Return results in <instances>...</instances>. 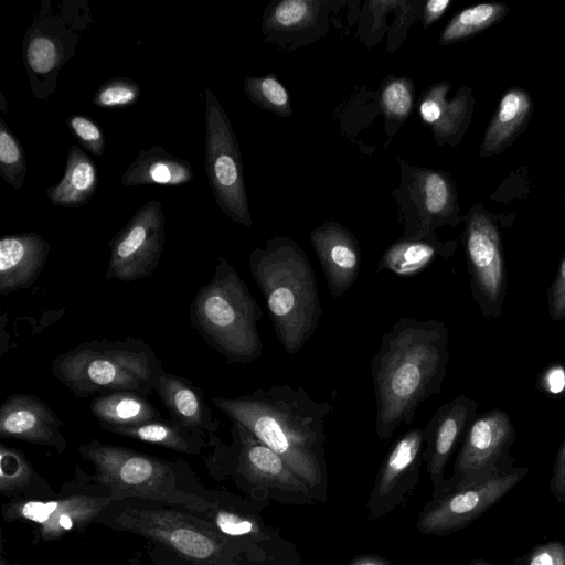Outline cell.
Returning <instances> with one entry per match:
<instances>
[{"label": "cell", "mask_w": 565, "mask_h": 565, "mask_svg": "<svg viewBox=\"0 0 565 565\" xmlns=\"http://www.w3.org/2000/svg\"><path fill=\"white\" fill-rule=\"evenodd\" d=\"M140 86L131 78L115 76L104 82L93 96V105L99 108H127L137 103Z\"/></svg>", "instance_id": "cell-36"}, {"label": "cell", "mask_w": 565, "mask_h": 565, "mask_svg": "<svg viewBox=\"0 0 565 565\" xmlns=\"http://www.w3.org/2000/svg\"><path fill=\"white\" fill-rule=\"evenodd\" d=\"M87 0H41L23 38L22 57L33 96L47 100L62 67L93 24Z\"/></svg>", "instance_id": "cell-8"}, {"label": "cell", "mask_w": 565, "mask_h": 565, "mask_svg": "<svg viewBox=\"0 0 565 565\" xmlns=\"http://www.w3.org/2000/svg\"><path fill=\"white\" fill-rule=\"evenodd\" d=\"M423 459L424 427L411 428L395 441L382 462L367 505L372 516H380L398 504V497L417 482Z\"/></svg>", "instance_id": "cell-17"}, {"label": "cell", "mask_w": 565, "mask_h": 565, "mask_svg": "<svg viewBox=\"0 0 565 565\" xmlns=\"http://www.w3.org/2000/svg\"><path fill=\"white\" fill-rule=\"evenodd\" d=\"M211 402L279 455L310 489L321 486L324 422L333 411L328 401H315L301 386L279 384L237 397L212 396Z\"/></svg>", "instance_id": "cell-2"}, {"label": "cell", "mask_w": 565, "mask_h": 565, "mask_svg": "<svg viewBox=\"0 0 565 565\" xmlns=\"http://www.w3.org/2000/svg\"><path fill=\"white\" fill-rule=\"evenodd\" d=\"M550 490L558 503H565V436L555 456Z\"/></svg>", "instance_id": "cell-42"}, {"label": "cell", "mask_w": 565, "mask_h": 565, "mask_svg": "<svg viewBox=\"0 0 565 565\" xmlns=\"http://www.w3.org/2000/svg\"><path fill=\"white\" fill-rule=\"evenodd\" d=\"M0 100H1V111L2 113H7L8 108H7V104H6V100H4V97H3V94L0 93Z\"/></svg>", "instance_id": "cell-46"}, {"label": "cell", "mask_w": 565, "mask_h": 565, "mask_svg": "<svg viewBox=\"0 0 565 565\" xmlns=\"http://www.w3.org/2000/svg\"><path fill=\"white\" fill-rule=\"evenodd\" d=\"M90 414L100 429L114 433L161 418L146 395L132 391H113L95 396L89 403Z\"/></svg>", "instance_id": "cell-25"}, {"label": "cell", "mask_w": 565, "mask_h": 565, "mask_svg": "<svg viewBox=\"0 0 565 565\" xmlns=\"http://www.w3.org/2000/svg\"><path fill=\"white\" fill-rule=\"evenodd\" d=\"M83 460L94 467L86 473L78 466L73 489L98 490L114 501L139 499L202 514L212 509L215 494L207 492L184 460H167L118 445L92 439L78 446ZM86 492V491H85Z\"/></svg>", "instance_id": "cell-3"}, {"label": "cell", "mask_w": 565, "mask_h": 565, "mask_svg": "<svg viewBox=\"0 0 565 565\" xmlns=\"http://www.w3.org/2000/svg\"><path fill=\"white\" fill-rule=\"evenodd\" d=\"M193 178L194 171L188 160L173 156L160 146H152L140 150L121 175L120 183L125 186H178Z\"/></svg>", "instance_id": "cell-26"}, {"label": "cell", "mask_w": 565, "mask_h": 565, "mask_svg": "<svg viewBox=\"0 0 565 565\" xmlns=\"http://www.w3.org/2000/svg\"><path fill=\"white\" fill-rule=\"evenodd\" d=\"M0 493L10 500H49L58 497L22 450L3 443L0 444Z\"/></svg>", "instance_id": "cell-28"}, {"label": "cell", "mask_w": 565, "mask_h": 565, "mask_svg": "<svg viewBox=\"0 0 565 565\" xmlns=\"http://www.w3.org/2000/svg\"><path fill=\"white\" fill-rule=\"evenodd\" d=\"M111 530L150 542L147 552L159 565H245V542L223 534L198 513L139 499L113 501L96 519Z\"/></svg>", "instance_id": "cell-4"}, {"label": "cell", "mask_w": 565, "mask_h": 565, "mask_svg": "<svg viewBox=\"0 0 565 565\" xmlns=\"http://www.w3.org/2000/svg\"><path fill=\"white\" fill-rule=\"evenodd\" d=\"M320 2L309 0H284L268 8L264 29L291 32L309 24L318 13Z\"/></svg>", "instance_id": "cell-32"}, {"label": "cell", "mask_w": 565, "mask_h": 565, "mask_svg": "<svg viewBox=\"0 0 565 565\" xmlns=\"http://www.w3.org/2000/svg\"><path fill=\"white\" fill-rule=\"evenodd\" d=\"M66 127L85 150L95 156L104 153L106 147L105 135L90 118L83 115L71 116L66 120Z\"/></svg>", "instance_id": "cell-38"}, {"label": "cell", "mask_w": 565, "mask_h": 565, "mask_svg": "<svg viewBox=\"0 0 565 565\" xmlns=\"http://www.w3.org/2000/svg\"><path fill=\"white\" fill-rule=\"evenodd\" d=\"M64 422L50 405L31 393H13L0 405V437L36 446H47L62 454L66 439Z\"/></svg>", "instance_id": "cell-18"}, {"label": "cell", "mask_w": 565, "mask_h": 565, "mask_svg": "<svg viewBox=\"0 0 565 565\" xmlns=\"http://www.w3.org/2000/svg\"><path fill=\"white\" fill-rule=\"evenodd\" d=\"M515 437V426L504 409L477 414L462 439L445 490L514 467L510 448Z\"/></svg>", "instance_id": "cell-14"}, {"label": "cell", "mask_w": 565, "mask_h": 565, "mask_svg": "<svg viewBox=\"0 0 565 565\" xmlns=\"http://www.w3.org/2000/svg\"><path fill=\"white\" fill-rule=\"evenodd\" d=\"M420 205L419 216L403 237L423 238L434 234L437 226L456 225L457 194L449 175L441 171L423 170L418 175Z\"/></svg>", "instance_id": "cell-23"}, {"label": "cell", "mask_w": 565, "mask_h": 565, "mask_svg": "<svg viewBox=\"0 0 565 565\" xmlns=\"http://www.w3.org/2000/svg\"><path fill=\"white\" fill-rule=\"evenodd\" d=\"M469 565H494V564H492L483 558H475L469 563Z\"/></svg>", "instance_id": "cell-45"}, {"label": "cell", "mask_w": 565, "mask_h": 565, "mask_svg": "<svg viewBox=\"0 0 565 565\" xmlns=\"http://www.w3.org/2000/svg\"><path fill=\"white\" fill-rule=\"evenodd\" d=\"M263 316L246 282L222 256L189 307L191 326L230 363L247 364L262 356L257 323Z\"/></svg>", "instance_id": "cell-7"}, {"label": "cell", "mask_w": 565, "mask_h": 565, "mask_svg": "<svg viewBox=\"0 0 565 565\" xmlns=\"http://www.w3.org/2000/svg\"><path fill=\"white\" fill-rule=\"evenodd\" d=\"M113 434L158 445L185 455H200L207 446V439L175 425L170 419H156Z\"/></svg>", "instance_id": "cell-30"}, {"label": "cell", "mask_w": 565, "mask_h": 565, "mask_svg": "<svg viewBox=\"0 0 565 565\" xmlns=\"http://www.w3.org/2000/svg\"><path fill=\"white\" fill-rule=\"evenodd\" d=\"M532 113L533 102L527 92L521 87L509 88L486 130L480 157L500 153L511 146L526 128Z\"/></svg>", "instance_id": "cell-24"}, {"label": "cell", "mask_w": 565, "mask_h": 565, "mask_svg": "<svg viewBox=\"0 0 565 565\" xmlns=\"http://www.w3.org/2000/svg\"><path fill=\"white\" fill-rule=\"evenodd\" d=\"M113 501L107 495L70 492L49 500L12 499L1 512L7 522L33 525L35 537L46 542L84 531Z\"/></svg>", "instance_id": "cell-15"}, {"label": "cell", "mask_w": 565, "mask_h": 565, "mask_svg": "<svg viewBox=\"0 0 565 565\" xmlns=\"http://www.w3.org/2000/svg\"><path fill=\"white\" fill-rule=\"evenodd\" d=\"M450 0H429L425 3L423 13L424 28L429 26L431 23L437 21L447 8L450 6Z\"/></svg>", "instance_id": "cell-43"}, {"label": "cell", "mask_w": 565, "mask_h": 565, "mask_svg": "<svg viewBox=\"0 0 565 565\" xmlns=\"http://www.w3.org/2000/svg\"><path fill=\"white\" fill-rule=\"evenodd\" d=\"M156 392L172 423L206 439L215 435L220 422L191 380L163 370Z\"/></svg>", "instance_id": "cell-20"}, {"label": "cell", "mask_w": 565, "mask_h": 565, "mask_svg": "<svg viewBox=\"0 0 565 565\" xmlns=\"http://www.w3.org/2000/svg\"><path fill=\"white\" fill-rule=\"evenodd\" d=\"M164 225L158 200H150L138 209L108 242L110 257L106 279L131 282L150 277L163 250Z\"/></svg>", "instance_id": "cell-13"}, {"label": "cell", "mask_w": 565, "mask_h": 565, "mask_svg": "<svg viewBox=\"0 0 565 565\" xmlns=\"http://www.w3.org/2000/svg\"><path fill=\"white\" fill-rule=\"evenodd\" d=\"M535 387L550 398L565 397V363L558 361L545 365L537 375Z\"/></svg>", "instance_id": "cell-40"}, {"label": "cell", "mask_w": 565, "mask_h": 565, "mask_svg": "<svg viewBox=\"0 0 565 565\" xmlns=\"http://www.w3.org/2000/svg\"><path fill=\"white\" fill-rule=\"evenodd\" d=\"M352 565H383V564L375 558L363 557V558L356 559Z\"/></svg>", "instance_id": "cell-44"}, {"label": "cell", "mask_w": 565, "mask_h": 565, "mask_svg": "<svg viewBox=\"0 0 565 565\" xmlns=\"http://www.w3.org/2000/svg\"><path fill=\"white\" fill-rule=\"evenodd\" d=\"M244 89L248 98L259 107L285 117L291 115L289 94L274 75L246 76Z\"/></svg>", "instance_id": "cell-33"}, {"label": "cell", "mask_w": 565, "mask_h": 565, "mask_svg": "<svg viewBox=\"0 0 565 565\" xmlns=\"http://www.w3.org/2000/svg\"><path fill=\"white\" fill-rule=\"evenodd\" d=\"M98 185V170L90 157L78 146L67 152L65 172L61 181L46 190L53 205L79 207L85 205Z\"/></svg>", "instance_id": "cell-29"}, {"label": "cell", "mask_w": 565, "mask_h": 565, "mask_svg": "<svg viewBox=\"0 0 565 565\" xmlns=\"http://www.w3.org/2000/svg\"><path fill=\"white\" fill-rule=\"evenodd\" d=\"M450 86V83L446 82L430 86L420 100L419 115L431 126L435 139L439 143L455 145L469 126L473 97L470 88L461 87L454 99L447 100Z\"/></svg>", "instance_id": "cell-22"}, {"label": "cell", "mask_w": 565, "mask_h": 565, "mask_svg": "<svg viewBox=\"0 0 565 565\" xmlns=\"http://www.w3.org/2000/svg\"><path fill=\"white\" fill-rule=\"evenodd\" d=\"M215 495L216 503L209 511L199 514L211 521L223 534L235 540L254 544L262 539L259 525L253 519L222 505Z\"/></svg>", "instance_id": "cell-34"}, {"label": "cell", "mask_w": 565, "mask_h": 565, "mask_svg": "<svg viewBox=\"0 0 565 565\" xmlns=\"http://www.w3.org/2000/svg\"><path fill=\"white\" fill-rule=\"evenodd\" d=\"M463 246L472 298L487 318H498L507 295L502 235L494 217L476 205L466 217Z\"/></svg>", "instance_id": "cell-12"}, {"label": "cell", "mask_w": 565, "mask_h": 565, "mask_svg": "<svg viewBox=\"0 0 565 565\" xmlns=\"http://www.w3.org/2000/svg\"><path fill=\"white\" fill-rule=\"evenodd\" d=\"M163 370L152 347L132 335L84 341L51 364L53 376L78 398L113 391L152 394Z\"/></svg>", "instance_id": "cell-6"}, {"label": "cell", "mask_w": 565, "mask_h": 565, "mask_svg": "<svg viewBox=\"0 0 565 565\" xmlns=\"http://www.w3.org/2000/svg\"><path fill=\"white\" fill-rule=\"evenodd\" d=\"M205 172L218 207L232 221L252 225L242 156L231 121L211 89L205 90Z\"/></svg>", "instance_id": "cell-9"}, {"label": "cell", "mask_w": 565, "mask_h": 565, "mask_svg": "<svg viewBox=\"0 0 565 565\" xmlns=\"http://www.w3.org/2000/svg\"><path fill=\"white\" fill-rule=\"evenodd\" d=\"M26 159L19 139L0 118V175L15 190L23 186L26 175Z\"/></svg>", "instance_id": "cell-35"}, {"label": "cell", "mask_w": 565, "mask_h": 565, "mask_svg": "<svg viewBox=\"0 0 565 565\" xmlns=\"http://www.w3.org/2000/svg\"><path fill=\"white\" fill-rule=\"evenodd\" d=\"M547 311L553 322L565 319V253L561 259L558 269L546 292Z\"/></svg>", "instance_id": "cell-41"}, {"label": "cell", "mask_w": 565, "mask_h": 565, "mask_svg": "<svg viewBox=\"0 0 565 565\" xmlns=\"http://www.w3.org/2000/svg\"><path fill=\"white\" fill-rule=\"evenodd\" d=\"M509 11L505 3H480L457 13L443 30L439 42L448 45L490 28L502 20Z\"/></svg>", "instance_id": "cell-31"}, {"label": "cell", "mask_w": 565, "mask_h": 565, "mask_svg": "<svg viewBox=\"0 0 565 565\" xmlns=\"http://www.w3.org/2000/svg\"><path fill=\"white\" fill-rule=\"evenodd\" d=\"M527 473V467L514 466L482 479L449 487L426 504L417 529L431 535L462 530L504 498Z\"/></svg>", "instance_id": "cell-11"}, {"label": "cell", "mask_w": 565, "mask_h": 565, "mask_svg": "<svg viewBox=\"0 0 565 565\" xmlns=\"http://www.w3.org/2000/svg\"><path fill=\"white\" fill-rule=\"evenodd\" d=\"M310 242L332 297L343 296L361 268V249L355 236L337 222H326L310 232Z\"/></svg>", "instance_id": "cell-19"}, {"label": "cell", "mask_w": 565, "mask_h": 565, "mask_svg": "<svg viewBox=\"0 0 565 565\" xmlns=\"http://www.w3.org/2000/svg\"><path fill=\"white\" fill-rule=\"evenodd\" d=\"M478 402L459 394L443 404L431 416L425 430V461L434 484L433 498L440 495L447 484L445 468L477 416Z\"/></svg>", "instance_id": "cell-16"}, {"label": "cell", "mask_w": 565, "mask_h": 565, "mask_svg": "<svg viewBox=\"0 0 565 565\" xmlns=\"http://www.w3.org/2000/svg\"><path fill=\"white\" fill-rule=\"evenodd\" d=\"M248 263L278 341L287 353L299 352L315 333L322 315L308 256L295 241L274 237L265 247L254 248Z\"/></svg>", "instance_id": "cell-5"}, {"label": "cell", "mask_w": 565, "mask_h": 565, "mask_svg": "<svg viewBox=\"0 0 565 565\" xmlns=\"http://www.w3.org/2000/svg\"><path fill=\"white\" fill-rule=\"evenodd\" d=\"M232 443H223L216 435L207 438L213 448L205 457L211 473H231L252 486L307 494L310 488L287 462L241 424L231 420Z\"/></svg>", "instance_id": "cell-10"}, {"label": "cell", "mask_w": 565, "mask_h": 565, "mask_svg": "<svg viewBox=\"0 0 565 565\" xmlns=\"http://www.w3.org/2000/svg\"><path fill=\"white\" fill-rule=\"evenodd\" d=\"M50 252L49 242L29 232L0 239V295L31 287L39 278Z\"/></svg>", "instance_id": "cell-21"}, {"label": "cell", "mask_w": 565, "mask_h": 565, "mask_svg": "<svg viewBox=\"0 0 565 565\" xmlns=\"http://www.w3.org/2000/svg\"><path fill=\"white\" fill-rule=\"evenodd\" d=\"M456 242H440L435 234L423 238L402 237L381 256L377 271H390L411 277L426 269L437 257L448 259L456 250Z\"/></svg>", "instance_id": "cell-27"}, {"label": "cell", "mask_w": 565, "mask_h": 565, "mask_svg": "<svg viewBox=\"0 0 565 565\" xmlns=\"http://www.w3.org/2000/svg\"><path fill=\"white\" fill-rule=\"evenodd\" d=\"M513 565H565V543L550 541L537 544L524 555L518 556Z\"/></svg>", "instance_id": "cell-39"}, {"label": "cell", "mask_w": 565, "mask_h": 565, "mask_svg": "<svg viewBox=\"0 0 565 565\" xmlns=\"http://www.w3.org/2000/svg\"><path fill=\"white\" fill-rule=\"evenodd\" d=\"M414 86L407 78H393L381 92V107L384 115L393 120H404L411 113Z\"/></svg>", "instance_id": "cell-37"}, {"label": "cell", "mask_w": 565, "mask_h": 565, "mask_svg": "<svg viewBox=\"0 0 565 565\" xmlns=\"http://www.w3.org/2000/svg\"><path fill=\"white\" fill-rule=\"evenodd\" d=\"M449 356L443 321L402 317L382 334L371 360L380 440L411 424L418 406L440 392Z\"/></svg>", "instance_id": "cell-1"}, {"label": "cell", "mask_w": 565, "mask_h": 565, "mask_svg": "<svg viewBox=\"0 0 565 565\" xmlns=\"http://www.w3.org/2000/svg\"><path fill=\"white\" fill-rule=\"evenodd\" d=\"M0 565H12L10 564L7 558L4 557V555L2 554L1 555V558H0Z\"/></svg>", "instance_id": "cell-47"}]
</instances>
